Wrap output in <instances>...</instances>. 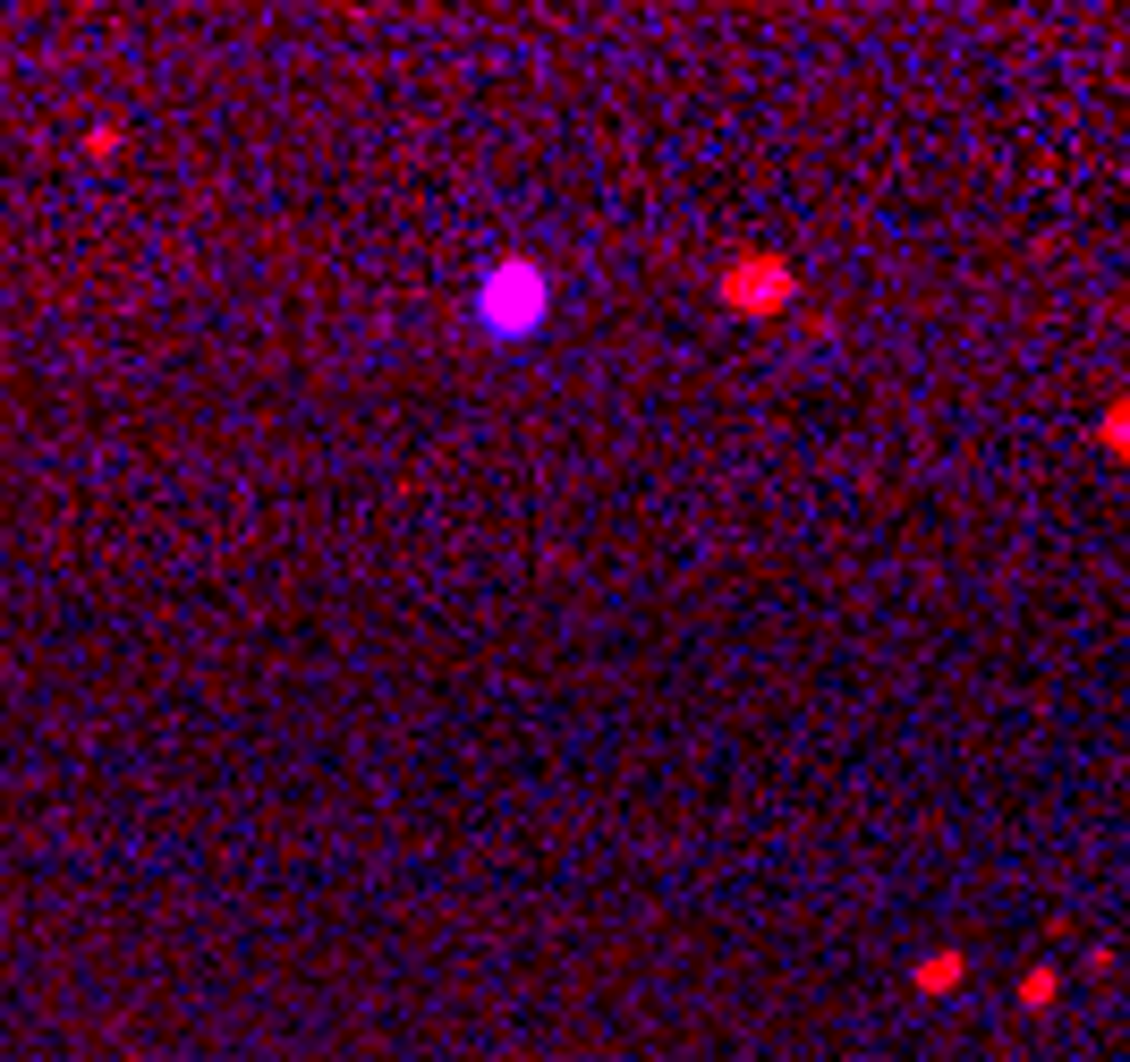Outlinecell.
Masks as SVG:
<instances>
[{
  "label": "cell",
  "mask_w": 1130,
  "mask_h": 1062,
  "mask_svg": "<svg viewBox=\"0 0 1130 1062\" xmlns=\"http://www.w3.org/2000/svg\"><path fill=\"white\" fill-rule=\"evenodd\" d=\"M536 315H545L536 272H493V281H484V323H493V332H527Z\"/></svg>",
  "instance_id": "6da1fadb"
}]
</instances>
